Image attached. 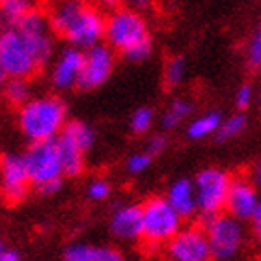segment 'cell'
<instances>
[{
	"label": "cell",
	"mask_w": 261,
	"mask_h": 261,
	"mask_svg": "<svg viewBox=\"0 0 261 261\" xmlns=\"http://www.w3.org/2000/svg\"><path fill=\"white\" fill-rule=\"evenodd\" d=\"M168 146V138L163 135V133H157V135H153L149 140H147V146H146V151L149 155H159V153H163Z\"/></svg>",
	"instance_id": "obj_32"
},
{
	"label": "cell",
	"mask_w": 261,
	"mask_h": 261,
	"mask_svg": "<svg viewBox=\"0 0 261 261\" xmlns=\"http://www.w3.org/2000/svg\"><path fill=\"white\" fill-rule=\"evenodd\" d=\"M47 19L53 34L82 50L105 39L107 15L99 6L88 0H55Z\"/></svg>",
	"instance_id": "obj_2"
},
{
	"label": "cell",
	"mask_w": 261,
	"mask_h": 261,
	"mask_svg": "<svg viewBox=\"0 0 261 261\" xmlns=\"http://www.w3.org/2000/svg\"><path fill=\"white\" fill-rule=\"evenodd\" d=\"M168 261H211V248L207 243L205 231L198 226L181 228L166 243Z\"/></svg>",
	"instance_id": "obj_10"
},
{
	"label": "cell",
	"mask_w": 261,
	"mask_h": 261,
	"mask_svg": "<svg viewBox=\"0 0 261 261\" xmlns=\"http://www.w3.org/2000/svg\"><path fill=\"white\" fill-rule=\"evenodd\" d=\"M246 62L252 67H257L261 64V21L254 27L246 43Z\"/></svg>",
	"instance_id": "obj_26"
},
{
	"label": "cell",
	"mask_w": 261,
	"mask_h": 261,
	"mask_svg": "<svg viewBox=\"0 0 261 261\" xmlns=\"http://www.w3.org/2000/svg\"><path fill=\"white\" fill-rule=\"evenodd\" d=\"M56 142V149H58V157H60L62 170H64V175H69V177H76L84 172V166H86V153L82 151L81 147L76 146L75 142L71 140L69 136H65L64 133L55 138Z\"/></svg>",
	"instance_id": "obj_16"
},
{
	"label": "cell",
	"mask_w": 261,
	"mask_h": 261,
	"mask_svg": "<svg viewBox=\"0 0 261 261\" xmlns=\"http://www.w3.org/2000/svg\"><path fill=\"white\" fill-rule=\"evenodd\" d=\"M229 174L222 168H205L196 175L194 183V194L196 203H198V213L203 217H213L224 209L226 196L229 189Z\"/></svg>",
	"instance_id": "obj_8"
},
{
	"label": "cell",
	"mask_w": 261,
	"mask_h": 261,
	"mask_svg": "<svg viewBox=\"0 0 261 261\" xmlns=\"http://www.w3.org/2000/svg\"><path fill=\"white\" fill-rule=\"evenodd\" d=\"M2 95L10 105L13 107H21L32 97V86L28 79H6L4 88H2Z\"/></svg>",
	"instance_id": "obj_21"
},
{
	"label": "cell",
	"mask_w": 261,
	"mask_h": 261,
	"mask_svg": "<svg viewBox=\"0 0 261 261\" xmlns=\"http://www.w3.org/2000/svg\"><path fill=\"white\" fill-rule=\"evenodd\" d=\"M6 79H8V76L4 75V71L0 69V93H2V88H4V82H6Z\"/></svg>",
	"instance_id": "obj_38"
},
{
	"label": "cell",
	"mask_w": 261,
	"mask_h": 261,
	"mask_svg": "<svg viewBox=\"0 0 261 261\" xmlns=\"http://www.w3.org/2000/svg\"><path fill=\"white\" fill-rule=\"evenodd\" d=\"M82 64H84V50L73 47V45H67L56 55L49 75L50 84L56 92H67V90L76 88Z\"/></svg>",
	"instance_id": "obj_12"
},
{
	"label": "cell",
	"mask_w": 261,
	"mask_h": 261,
	"mask_svg": "<svg viewBox=\"0 0 261 261\" xmlns=\"http://www.w3.org/2000/svg\"><path fill=\"white\" fill-rule=\"evenodd\" d=\"M30 177L22 155L6 153L0 157V192L10 203H19L27 198Z\"/></svg>",
	"instance_id": "obj_11"
},
{
	"label": "cell",
	"mask_w": 261,
	"mask_h": 261,
	"mask_svg": "<svg viewBox=\"0 0 261 261\" xmlns=\"http://www.w3.org/2000/svg\"><path fill=\"white\" fill-rule=\"evenodd\" d=\"M121 2H127V4H129L130 8H135V10H142V8H147L153 0H121Z\"/></svg>",
	"instance_id": "obj_36"
},
{
	"label": "cell",
	"mask_w": 261,
	"mask_h": 261,
	"mask_svg": "<svg viewBox=\"0 0 261 261\" xmlns=\"http://www.w3.org/2000/svg\"><path fill=\"white\" fill-rule=\"evenodd\" d=\"M93 246L86 243H73L64 250L62 261H92Z\"/></svg>",
	"instance_id": "obj_27"
},
{
	"label": "cell",
	"mask_w": 261,
	"mask_h": 261,
	"mask_svg": "<svg viewBox=\"0 0 261 261\" xmlns=\"http://www.w3.org/2000/svg\"><path fill=\"white\" fill-rule=\"evenodd\" d=\"M149 166H151V155H149L147 151L133 153L125 163L127 172L133 175H138V174H142V172H146Z\"/></svg>",
	"instance_id": "obj_29"
},
{
	"label": "cell",
	"mask_w": 261,
	"mask_h": 261,
	"mask_svg": "<svg viewBox=\"0 0 261 261\" xmlns=\"http://www.w3.org/2000/svg\"><path fill=\"white\" fill-rule=\"evenodd\" d=\"M250 224H252V231H254V237H256V239L261 243V201L257 203L256 211L252 213Z\"/></svg>",
	"instance_id": "obj_33"
},
{
	"label": "cell",
	"mask_w": 261,
	"mask_h": 261,
	"mask_svg": "<svg viewBox=\"0 0 261 261\" xmlns=\"http://www.w3.org/2000/svg\"><path fill=\"white\" fill-rule=\"evenodd\" d=\"M86 192H88V198H90V200L105 201L110 194H112V187H110V183L107 179L97 177V179H92L90 183H88Z\"/></svg>",
	"instance_id": "obj_28"
},
{
	"label": "cell",
	"mask_w": 261,
	"mask_h": 261,
	"mask_svg": "<svg viewBox=\"0 0 261 261\" xmlns=\"http://www.w3.org/2000/svg\"><path fill=\"white\" fill-rule=\"evenodd\" d=\"M153 123H155V112L151 107H140L130 116L129 127L135 135H146L151 130Z\"/></svg>",
	"instance_id": "obj_24"
},
{
	"label": "cell",
	"mask_w": 261,
	"mask_h": 261,
	"mask_svg": "<svg viewBox=\"0 0 261 261\" xmlns=\"http://www.w3.org/2000/svg\"><path fill=\"white\" fill-rule=\"evenodd\" d=\"M4 250V246H2V241H0V252Z\"/></svg>",
	"instance_id": "obj_39"
},
{
	"label": "cell",
	"mask_w": 261,
	"mask_h": 261,
	"mask_svg": "<svg viewBox=\"0 0 261 261\" xmlns=\"http://www.w3.org/2000/svg\"><path fill=\"white\" fill-rule=\"evenodd\" d=\"M220 121H222V114L218 110H207L191 120V123L187 125V136L191 140H205L209 136H215Z\"/></svg>",
	"instance_id": "obj_17"
},
{
	"label": "cell",
	"mask_w": 261,
	"mask_h": 261,
	"mask_svg": "<svg viewBox=\"0 0 261 261\" xmlns=\"http://www.w3.org/2000/svg\"><path fill=\"white\" fill-rule=\"evenodd\" d=\"M252 181H254V185H256L257 189H261V159L257 161L254 170H252Z\"/></svg>",
	"instance_id": "obj_35"
},
{
	"label": "cell",
	"mask_w": 261,
	"mask_h": 261,
	"mask_svg": "<svg viewBox=\"0 0 261 261\" xmlns=\"http://www.w3.org/2000/svg\"><path fill=\"white\" fill-rule=\"evenodd\" d=\"M257 71H259V76H261V64L257 65Z\"/></svg>",
	"instance_id": "obj_40"
},
{
	"label": "cell",
	"mask_w": 261,
	"mask_h": 261,
	"mask_svg": "<svg viewBox=\"0 0 261 261\" xmlns=\"http://www.w3.org/2000/svg\"><path fill=\"white\" fill-rule=\"evenodd\" d=\"M0 261H21V257L13 250H2L0 252Z\"/></svg>",
	"instance_id": "obj_37"
},
{
	"label": "cell",
	"mask_w": 261,
	"mask_h": 261,
	"mask_svg": "<svg viewBox=\"0 0 261 261\" xmlns=\"http://www.w3.org/2000/svg\"><path fill=\"white\" fill-rule=\"evenodd\" d=\"M22 159L27 164L30 185L36 187L41 194H55L60 191L64 170L55 140L32 142Z\"/></svg>",
	"instance_id": "obj_4"
},
{
	"label": "cell",
	"mask_w": 261,
	"mask_h": 261,
	"mask_svg": "<svg viewBox=\"0 0 261 261\" xmlns=\"http://www.w3.org/2000/svg\"><path fill=\"white\" fill-rule=\"evenodd\" d=\"M168 203L174 207L177 215L181 218H191L198 213V203H196V194H194V183L187 177L175 179L172 185L168 187V192L164 196Z\"/></svg>",
	"instance_id": "obj_15"
},
{
	"label": "cell",
	"mask_w": 261,
	"mask_h": 261,
	"mask_svg": "<svg viewBox=\"0 0 261 261\" xmlns=\"http://www.w3.org/2000/svg\"><path fill=\"white\" fill-rule=\"evenodd\" d=\"M116 69V50L105 41L84 49V64L76 88L84 92H92L105 86Z\"/></svg>",
	"instance_id": "obj_9"
},
{
	"label": "cell",
	"mask_w": 261,
	"mask_h": 261,
	"mask_svg": "<svg viewBox=\"0 0 261 261\" xmlns=\"http://www.w3.org/2000/svg\"><path fill=\"white\" fill-rule=\"evenodd\" d=\"M153 55V39H144L140 43L133 45L130 49L123 50L121 56H123V60L129 62V64H142V62L149 60Z\"/></svg>",
	"instance_id": "obj_25"
},
{
	"label": "cell",
	"mask_w": 261,
	"mask_h": 261,
	"mask_svg": "<svg viewBox=\"0 0 261 261\" xmlns=\"http://www.w3.org/2000/svg\"><path fill=\"white\" fill-rule=\"evenodd\" d=\"M149 22L140 11L130 6H118L109 11L105 19V43L110 45L116 53H123L133 45L149 39Z\"/></svg>",
	"instance_id": "obj_5"
},
{
	"label": "cell",
	"mask_w": 261,
	"mask_h": 261,
	"mask_svg": "<svg viewBox=\"0 0 261 261\" xmlns=\"http://www.w3.org/2000/svg\"><path fill=\"white\" fill-rule=\"evenodd\" d=\"M228 261H235V259H228Z\"/></svg>",
	"instance_id": "obj_41"
},
{
	"label": "cell",
	"mask_w": 261,
	"mask_h": 261,
	"mask_svg": "<svg viewBox=\"0 0 261 261\" xmlns=\"http://www.w3.org/2000/svg\"><path fill=\"white\" fill-rule=\"evenodd\" d=\"M92 261H125L123 254L114 246H93L92 252Z\"/></svg>",
	"instance_id": "obj_31"
},
{
	"label": "cell",
	"mask_w": 261,
	"mask_h": 261,
	"mask_svg": "<svg viewBox=\"0 0 261 261\" xmlns=\"http://www.w3.org/2000/svg\"><path fill=\"white\" fill-rule=\"evenodd\" d=\"M110 233L127 243L142 239V205L125 203L118 207L110 217Z\"/></svg>",
	"instance_id": "obj_14"
},
{
	"label": "cell",
	"mask_w": 261,
	"mask_h": 261,
	"mask_svg": "<svg viewBox=\"0 0 261 261\" xmlns=\"http://www.w3.org/2000/svg\"><path fill=\"white\" fill-rule=\"evenodd\" d=\"M62 133L65 136H69L71 140L75 142L84 153H88L95 146V130H93L92 125H88L86 121H81V120L67 121L65 127L62 129Z\"/></svg>",
	"instance_id": "obj_19"
},
{
	"label": "cell",
	"mask_w": 261,
	"mask_h": 261,
	"mask_svg": "<svg viewBox=\"0 0 261 261\" xmlns=\"http://www.w3.org/2000/svg\"><path fill=\"white\" fill-rule=\"evenodd\" d=\"M235 107L239 110H243L245 112L246 109H250V105L254 103V86L252 84H241L239 88H237V92H235Z\"/></svg>",
	"instance_id": "obj_30"
},
{
	"label": "cell",
	"mask_w": 261,
	"mask_h": 261,
	"mask_svg": "<svg viewBox=\"0 0 261 261\" xmlns=\"http://www.w3.org/2000/svg\"><path fill=\"white\" fill-rule=\"evenodd\" d=\"M181 228L183 218L166 198L153 196L142 203V239L146 245H166Z\"/></svg>",
	"instance_id": "obj_7"
},
{
	"label": "cell",
	"mask_w": 261,
	"mask_h": 261,
	"mask_svg": "<svg viewBox=\"0 0 261 261\" xmlns=\"http://www.w3.org/2000/svg\"><path fill=\"white\" fill-rule=\"evenodd\" d=\"M30 10L32 0H0V22L15 27Z\"/></svg>",
	"instance_id": "obj_22"
},
{
	"label": "cell",
	"mask_w": 261,
	"mask_h": 261,
	"mask_svg": "<svg viewBox=\"0 0 261 261\" xmlns=\"http://www.w3.org/2000/svg\"><path fill=\"white\" fill-rule=\"evenodd\" d=\"M95 2V6H99L101 10H114V8H118V6L121 4V0H93Z\"/></svg>",
	"instance_id": "obj_34"
},
{
	"label": "cell",
	"mask_w": 261,
	"mask_h": 261,
	"mask_svg": "<svg viewBox=\"0 0 261 261\" xmlns=\"http://www.w3.org/2000/svg\"><path fill=\"white\" fill-rule=\"evenodd\" d=\"M192 112H194V103H192V101H189V99H185V97H175L170 101L166 110H164L163 116H161V125L166 130L175 129V127H179L183 121L189 120Z\"/></svg>",
	"instance_id": "obj_18"
},
{
	"label": "cell",
	"mask_w": 261,
	"mask_h": 261,
	"mask_svg": "<svg viewBox=\"0 0 261 261\" xmlns=\"http://www.w3.org/2000/svg\"><path fill=\"white\" fill-rule=\"evenodd\" d=\"M246 125H248V118H246V114L243 110L228 116V118H222L217 133H215V140L217 142L233 140L239 135H243V130L246 129Z\"/></svg>",
	"instance_id": "obj_20"
},
{
	"label": "cell",
	"mask_w": 261,
	"mask_h": 261,
	"mask_svg": "<svg viewBox=\"0 0 261 261\" xmlns=\"http://www.w3.org/2000/svg\"><path fill=\"white\" fill-rule=\"evenodd\" d=\"M203 231L213 259L217 261L235 259L246 243L245 224L239 218L231 217L229 213H217L213 217H207Z\"/></svg>",
	"instance_id": "obj_6"
},
{
	"label": "cell",
	"mask_w": 261,
	"mask_h": 261,
	"mask_svg": "<svg viewBox=\"0 0 261 261\" xmlns=\"http://www.w3.org/2000/svg\"><path fill=\"white\" fill-rule=\"evenodd\" d=\"M55 56L47 13L30 10L19 24L0 32V69L8 79H32Z\"/></svg>",
	"instance_id": "obj_1"
},
{
	"label": "cell",
	"mask_w": 261,
	"mask_h": 261,
	"mask_svg": "<svg viewBox=\"0 0 261 261\" xmlns=\"http://www.w3.org/2000/svg\"><path fill=\"white\" fill-rule=\"evenodd\" d=\"M17 123L30 142L55 140L67 123V105L58 95L30 97L19 107Z\"/></svg>",
	"instance_id": "obj_3"
},
{
	"label": "cell",
	"mask_w": 261,
	"mask_h": 261,
	"mask_svg": "<svg viewBox=\"0 0 261 261\" xmlns=\"http://www.w3.org/2000/svg\"><path fill=\"white\" fill-rule=\"evenodd\" d=\"M187 76V60L183 56H172L166 60L163 71V79H164V86L174 90V88H179L183 82H185Z\"/></svg>",
	"instance_id": "obj_23"
},
{
	"label": "cell",
	"mask_w": 261,
	"mask_h": 261,
	"mask_svg": "<svg viewBox=\"0 0 261 261\" xmlns=\"http://www.w3.org/2000/svg\"><path fill=\"white\" fill-rule=\"evenodd\" d=\"M257 203H259V196H257V189L254 185V181L246 179V177H235V179L229 181L224 209L231 217L239 218L243 222L250 220Z\"/></svg>",
	"instance_id": "obj_13"
}]
</instances>
